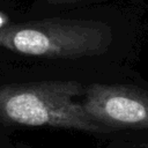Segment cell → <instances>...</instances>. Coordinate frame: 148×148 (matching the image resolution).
Here are the masks:
<instances>
[{
    "instance_id": "1",
    "label": "cell",
    "mask_w": 148,
    "mask_h": 148,
    "mask_svg": "<svg viewBox=\"0 0 148 148\" xmlns=\"http://www.w3.org/2000/svg\"><path fill=\"white\" fill-rule=\"evenodd\" d=\"M82 92L77 81H37L0 87V123L50 126L89 133L108 131L74 98Z\"/></svg>"
},
{
    "instance_id": "2",
    "label": "cell",
    "mask_w": 148,
    "mask_h": 148,
    "mask_svg": "<svg viewBox=\"0 0 148 148\" xmlns=\"http://www.w3.org/2000/svg\"><path fill=\"white\" fill-rule=\"evenodd\" d=\"M111 42V28L95 20L46 18L0 29L1 47L50 59L99 56L108 51Z\"/></svg>"
},
{
    "instance_id": "3",
    "label": "cell",
    "mask_w": 148,
    "mask_h": 148,
    "mask_svg": "<svg viewBox=\"0 0 148 148\" xmlns=\"http://www.w3.org/2000/svg\"><path fill=\"white\" fill-rule=\"evenodd\" d=\"M86 112L111 130L148 128V90L130 84L92 83L83 103Z\"/></svg>"
},
{
    "instance_id": "4",
    "label": "cell",
    "mask_w": 148,
    "mask_h": 148,
    "mask_svg": "<svg viewBox=\"0 0 148 148\" xmlns=\"http://www.w3.org/2000/svg\"><path fill=\"white\" fill-rule=\"evenodd\" d=\"M50 5L53 6H66V5H74V3H79L82 1H87V0H46Z\"/></svg>"
},
{
    "instance_id": "5",
    "label": "cell",
    "mask_w": 148,
    "mask_h": 148,
    "mask_svg": "<svg viewBox=\"0 0 148 148\" xmlns=\"http://www.w3.org/2000/svg\"><path fill=\"white\" fill-rule=\"evenodd\" d=\"M8 24H10V22H9V17H8L6 14H3V13L0 12V29L7 27Z\"/></svg>"
},
{
    "instance_id": "6",
    "label": "cell",
    "mask_w": 148,
    "mask_h": 148,
    "mask_svg": "<svg viewBox=\"0 0 148 148\" xmlns=\"http://www.w3.org/2000/svg\"><path fill=\"white\" fill-rule=\"evenodd\" d=\"M146 148H148V143H147V145H146Z\"/></svg>"
}]
</instances>
